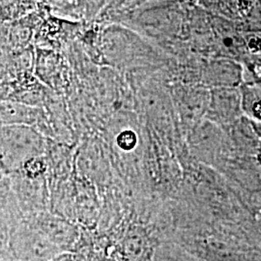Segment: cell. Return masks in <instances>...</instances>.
<instances>
[{
	"label": "cell",
	"mask_w": 261,
	"mask_h": 261,
	"mask_svg": "<svg viewBox=\"0 0 261 261\" xmlns=\"http://www.w3.org/2000/svg\"><path fill=\"white\" fill-rule=\"evenodd\" d=\"M137 23L150 36L175 37L183 28V14L174 2H167L141 10Z\"/></svg>",
	"instance_id": "cell-1"
},
{
	"label": "cell",
	"mask_w": 261,
	"mask_h": 261,
	"mask_svg": "<svg viewBox=\"0 0 261 261\" xmlns=\"http://www.w3.org/2000/svg\"><path fill=\"white\" fill-rule=\"evenodd\" d=\"M256 4L261 8V0H256Z\"/></svg>",
	"instance_id": "cell-7"
},
{
	"label": "cell",
	"mask_w": 261,
	"mask_h": 261,
	"mask_svg": "<svg viewBox=\"0 0 261 261\" xmlns=\"http://www.w3.org/2000/svg\"><path fill=\"white\" fill-rule=\"evenodd\" d=\"M2 120L10 123L28 122L33 118V112L27 107L15 103H2Z\"/></svg>",
	"instance_id": "cell-2"
},
{
	"label": "cell",
	"mask_w": 261,
	"mask_h": 261,
	"mask_svg": "<svg viewBox=\"0 0 261 261\" xmlns=\"http://www.w3.org/2000/svg\"><path fill=\"white\" fill-rule=\"evenodd\" d=\"M244 102L249 112L261 120V93L253 89H247Z\"/></svg>",
	"instance_id": "cell-3"
},
{
	"label": "cell",
	"mask_w": 261,
	"mask_h": 261,
	"mask_svg": "<svg viewBox=\"0 0 261 261\" xmlns=\"http://www.w3.org/2000/svg\"><path fill=\"white\" fill-rule=\"evenodd\" d=\"M48 261H75V258L72 254L64 253V254L57 255L56 257H54V258H51Z\"/></svg>",
	"instance_id": "cell-5"
},
{
	"label": "cell",
	"mask_w": 261,
	"mask_h": 261,
	"mask_svg": "<svg viewBox=\"0 0 261 261\" xmlns=\"http://www.w3.org/2000/svg\"><path fill=\"white\" fill-rule=\"evenodd\" d=\"M191 1H194V0H177L178 3H189Z\"/></svg>",
	"instance_id": "cell-6"
},
{
	"label": "cell",
	"mask_w": 261,
	"mask_h": 261,
	"mask_svg": "<svg viewBox=\"0 0 261 261\" xmlns=\"http://www.w3.org/2000/svg\"><path fill=\"white\" fill-rule=\"evenodd\" d=\"M118 145L122 149L130 150L133 149L137 142V137L134 132L132 130H125L122 132L121 134L117 138Z\"/></svg>",
	"instance_id": "cell-4"
}]
</instances>
